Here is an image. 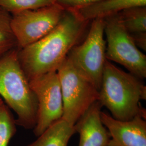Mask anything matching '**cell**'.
<instances>
[{"label": "cell", "mask_w": 146, "mask_h": 146, "mask_svg": "<svg viewBox=\"0 0 146 146\" xmlns=\"http://www.w3.org/2000/svg\"><path fill=\"white\" fill-rule=\"evenodd\" d=\"M90 22L84 20L76 11L66 9L58 25L47 35L17 49L19 61L28 81L57 71L70 50L83 41Z\"/></svg>", "instance_id": "obj_1"}, {"label": "cell", "mask_w": 146, "mask_h": 146, "mask_svg": "<svg viewBox=\"0 0 146 146\" xmlns=\"http://www.w3.org/2000/svg\"><path fill=\"white\" fill-rule=\"evenodd\" d=\"M146 100V86L142 80L127 73L106 60L99 90V101L116 120L127 121L137 116L146 118L140 105Z\"/></svg>", "instance_id": "obj_2"}, {"label": "cell", "mask_w": 146, "mask_h": 146, "mask_svg": "<svg viewBox=\"0 0 146 146\" xmlns=\"http://www.w3.org/2000/svg\"><path fill=\"white\" fill-rule=\"evenodd\" d=\"M0 96L15 112L16 125L27 129L34 128L37 119V101L19 61L17 49L0 60Z\"/></svg>", "instance_id": "obj_3"}, {"label": "cell", "mask_w": 146, "mask_h": 146, "mask_svg": "<svg viewBox=\"0 0 146 146\" xmlns=\"http://www.w3.org/2000/svg\"><path fill=\"white\" fill-rule=\"evenodd\" d=\"M63 102V119L74 125L99 100V91L67 56L57 70Z\"/></svg>", "instance_id": "obj_4"}, {"label": "cell", "mask_w": 146, "mask_h": 146, "mask_svg": "<svg viewBox=\"0 0 146 146\" xmlns=\"http://www.w3.org/2000/svg\"><path fill=\"white\" fill-rule=\"evenodd\" d=\"M104 20L106 59L119 63L138 78H146V55L136 46L119 13Z\"/></svg>", "instance_id": "obj_5"}, {"label": "cell", "mask_w": 146, "mask_h": 146, "mask_svg": "<svg viewBox=\"0 0 146 146\" xmlns=\"http://www.w3.org/2000/svg\"><path fill=\"white\" fill-rule=\"evenodd\" d=\"M104 20H92L83 41L74 46L67 57L74 65L94 84L99 91L106 61Z\"/></svg>", "instance_id": "obj_6"}, {"label": "cell", "mask_w": 146, "mask_h": 146, "mask_svg": "<svg viewBox=\"0 0 146 146\" xmlns=\"http://www.w3.org/2000/svg\"><path fill=\"white\" fill-rule=\"evenodd\" d=\"M66 9L57 3L11 14V27L20 49L47 35L58 25Z\"/></svg>", "instance_id": "obj_7"}, {"label": "cell", "mask_w": 146, "mask_h": 146, "mask_svg": "<svg viewBox=\"0 0 146 146\" xmlns=\"http://www.w3.org/2000/svg\"><path fill=\"white\" fill-rule=\"evenodd\" d=\"M29 83L37 101V119L33 131L38 137L62 117L63 102L61 84L57 71L36 76L30 80Z\"/></svg>", "instance_id": "obj_8"}, {"label": "cell", "mask_w": 146, "mask_h": 146, "mask_svg": "<svg viewBox=\"0 0 146 146\" xmlns=\"http://www.w3.org/2000/svg\"><path fill=\"white\" fill-rule=\"evenodd\" d=\"M101 119L110 134L106 146H146L145 117L137 116L132 120L121 121L101 111Z\"/></svg>", "instance_id": "obj_9"}, {"label": "cell", "mask_w": 146, "mask_h": 146, "mask_svg": "<svg viewBox=\"0 0 146 146\" xmlns=\"http://www.w3.org/2000/svg\"><path fill=\"white\" fill-rule=\"evenodd\" d=\"M102 106L99 101L92 104L74 125L80 135L78 146H106L110 140L108 131L101 119Z\"/></svg>", "instance_id": "obj_10"}, {"label": "cell", "mask_w": 146, "mask_h": 146, "mask_svg": "<svg viewBox=\"0 0 146 146\" xmlns=\"http://www.w3.org/2000/svg\"><path fill=\"white\" fill-rule=\"evenodd\" d=\"M146 0H102L78 10L81 17L87 21L118 14L125 9L145 7Z\"/></svg>", "instance_id": "obj_11"}, {"label": "cell", "mask_w": 146, "mask_h": 146, "mask_svg": "<svg viewBox=\"0 0 146 146\" xmlns=\"http://www.w3.org/2000/svg\"><path fill=\"white\" fill-rule=\"evenodd\" d=\"M75 133L74 125L61 118L38 136L36 140L27 146H67Z\"/></svg>", "instance_id": "obj_12"}, {"label": "cell", "mask_w": 146, "mask_h": 146, "mask_svg": "<svg viewBox=\"0 0 146 146\" xmlns=\"http://www.w3.org/2000/svg\"><path fill=\"white\" fill-rule=\"evenodd\" d=\"M119 14L123 26L130 34L146 32V6L131 8Z\"/></svg>", "instance_id": "obj_13"}, {"label": "cell", "mask_w": 146, "mask_h": 146, "mask_svg": "<svg viewBox=\"0 0 146 146\" xmlns=\"http://www.w3.org/2000/svg\"><path fill=\"white\" fill-rule=\"evenodd\" d=\"M11 14L0 8V60L17 49V42L11 27Z\"/></svg>", "instance_id": "obj_14"}, {"label": "cell", "mask_w": 146, "mask_h": 146, "mask_svg": "<svg viewBox=\"0 0 146 146\" xmlns=\"http://www.w3.org/2000/svg\"><path fill=\"white\" fill-rule=\"evenodd\" d=\"M15 119L10 108L3 104L0 107V146H8L16 132Z\"/></svg>", "instance_id": "obj_15"}, {"label": "cell", "mask_w": 146, "mask_h": 146, "mask_svg": "<svg viewBox=\"0 0 146 146\" xmlns=\"http://www.w3.org/2000/svg\"><path fill=\"white\" fill-rule=\"evenodd\" d=\"M56 3L55 0H0V8L11 14Z\"/></svg>", "instance_id": "obj_16"}, {"label": "cell", "mask_w": 146, "mask_h": 146, "mask_svg": "<svg viewBox=\"0 0 146 146\" xmlns=\"http://www.w3.org/2000/svg\"><path fill=\"white\" fill-rule=\"evenodd\" d=\"M56 3L65 9L78 11L81 8L102 0H55Z\"/></svg>", "instance_id": "obj_17"}, {"label": "cell", "mask_w": 146, "mask_h": 146, "mask_svg": "<svg viewBox=\"0 0 146 146\" xmlns=\"http://www.w3.org/2000/svg\"><path fill=\"white\" fill-rule=\"evenodd\" d=\"M136 46L146 51V32L130 34Z\"/></svg>", "instance_id": "obj_18"}, {"label": "cell", "mask_w": 146, "mask_h": 146, "mask_svg": "<svg viewBox=\"0 0 146 146\" xmlns=\"http://www.w3.org/2000/svg\"><path fill=\"white\" fill-rule=\"evenodd\" d=\"M3 104H4V101L3 100L2 98L0 96V107Z\"/></svg>", "instance_id": "obj_19"}]
</instances>
